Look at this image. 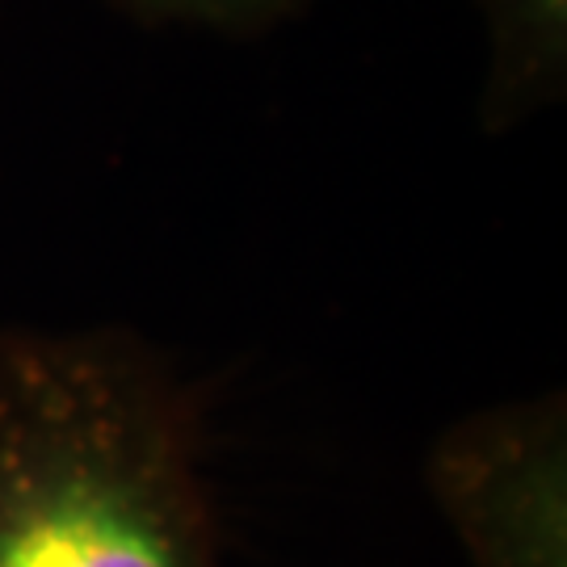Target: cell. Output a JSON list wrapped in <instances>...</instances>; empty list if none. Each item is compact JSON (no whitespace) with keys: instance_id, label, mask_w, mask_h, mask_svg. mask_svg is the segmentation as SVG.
<instances>
[{"instance_id":"1","label":"cell","mask_w":567,"mask_h":567,"mask_svg":"<svg viewBox=\"0 0 567 567\" xmlns=\"http://www.w3.org/2000/svg\"><path fill=\"white\" fill-rule=\"evenodd\" d=\"M0 567H224L203 395L161 344L0 320Z\"/></svg>"},{"instance_id":"2","label":"cell","mask_w":567,"mask_h":567,"mask_svg":"<svg viewBox=\"0 0 567 567\" xmlns=\"http://www.w3.org/2000/svg\"><path fill=\"white\" fill-rule=\"evenodd\" d=\"M425 487L471 567H567V400L471 408L425 454Z\"/></svg>"},{"instance_id":"3","label":"cell","mask_w":567,"mask_h":567,"mask_svg":"<svg viewBox=\"0 0 567 567\" xmlns=\"http://www.w3.org/2000/svg\"><path fill=\"white\" fill-rule=\"evenodd\" d=\"M484 34L480 131L508 135L567 97V0H466Z\"/></svg>"},{"instance_id":"4","label":"cell","mask_w":567,"mask_h":567,"mask_svg":"<svg viewBox=\"0 0 567 567\" xmlns=\"http://www.w3.org/2000/svg\"><path fill=\"white\" fill-rule=\"evenodd\" d=\"M118 13L140 25L203 30L219 39H257L295 21L316 0H110Z\"/></svg>"}]
</instances>
